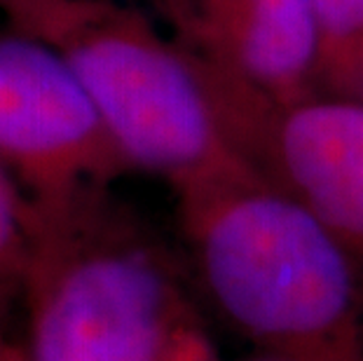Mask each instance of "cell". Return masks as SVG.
<instances>
[{"label":"cell","instance_id":"6","mask_svg":"<svg viewBox=\"0 0 363 361\" xmlns=\"http://www.w3.org/2000/svg\"><path fill=\"white\" fill-rule=\"evenodd\" d=\"M211 96L291 101L316 91L312 0H145Z\"/></svg>","mask_w":363,"mask_h":361},{"label":"cell","instance_id":"1","mask_svg":"<svg viewBox=\"0 0 363 361\" xmlns=\"http://www.w3.org/2000/svg\"><path fill=\"white\" fill-rule=\"evenodd\" d=\"M183 235L220 317L279 361H363V267L251 167L176 188Z\"/></svg>","mask_w":363,"mask_h":361},{"label":"cell","instance_id":"5","mask_svg":"<svg viewBox=\"0 0 363 361\" xmlns=\"http://www.w3.org/2000/svg\"><path fill=\"white\" fill-rule=\"evenodd\" d=\"M246 167L307 206L363 267V101L310 91L272 104L218 96Z\"/></svg>","mask_w":363,"mask_h":361},{"label":"cell","instance_id":"8","mask_svg":"<svg viewBox=\"0 0 363 361\" xmlns=\"http://www.w3.org/2000/svg\"><path fill=\"white\" fill-rule=\"evenodd\" d=\"M40 221L24 190L0 162V277L28 274L33 263Z\"/></svg>","mask_w":363,"mask_h":361},{"label":"cell","instance_id":"4","mask_svg":"<svg viewBox=\"0 0 363 361\" xmlns=\"http://www.w3.org/2000/svg\"><path fill=\"white\" fill-rule=\"evenodd\" d=\"M0 162L40 226L131 169L68 61L24 30L0 35Z\"/></svg>","mask_w":363,"mask_h":361},{"label":"cell","instance_id":"10","mask_svg":"<svg viewBox=\"0 0 363 361\" xmlns=\"http://www.w3.org/2000/svg\"><path fill=\"white\" fill-rule=\"evenodd\" d=\"M246 361H279V359L267 357V355H260V357H253V359H246Z\"/></svg>","mask_w":363,"mask_h":361},{"label":"cell","instance_id":"3","mask_svg":"<svg viewBox=\"0 0 363 361\" xmlns=\"http://www.w3.org/2000/svg\"><path fill=\"white\" fill-rule=\"evenodd\" d=\"M28 361H218L167 253L104 216V197L43 223Z\"/></svg>","mask_w":363,"mask_h":361},{"label":"cell","instance_id":"11","mask_svg":"<svg viewBox=\"0 0 363 361\" xmlns=\"http://www.w3.org/2000/svg\"><path fill=\"white\" fill-rule=\"evenodd\" d=\"M26 361H28V359H26Z\"/></svg>","mask_w":363,"mask_h":361},{"label":"cell","instance_id":"7","mask_svg":"<svg viewBox=\"0 0 363 361\" xmlns=\"http://www.w3.org/2000/svg\"><path fill=\"white\" fill-rule=\"evenodd\" d=\"M319 57L316 91L363 101V0H312Z\"/></svg>","mask_w":363,"mask_h":361},{"label":"cell","instance_id":"2","mask_svg":"<svg viewBox=\"0 0 363 361\" xmlns=\"http://www.w3.org/2000/svg\"><path fill=\"white\" fill-rule=\"evenodd\" d=\"M7 7L19 30L68 61L131 169L176 190L244 165L204 78L148 10L120 0H7Z\"/></svg>","mask_w":363,"mask_h":361},{"label":"cell","instance_id":"9","mask_svg":"<svg viewBox=\"0 0 363 361\" xmlns=\"http://www.w3.org/2000/svg\"><path fill=\"white\" fill-rule=\"evenodd\" d=\"M0 361H21V357L12 355V352L5 348V343H3V335H0ZM24 361H26V359H24Z\"/></svg>","mask_w":363,"mask_h":361}]
</instances>
